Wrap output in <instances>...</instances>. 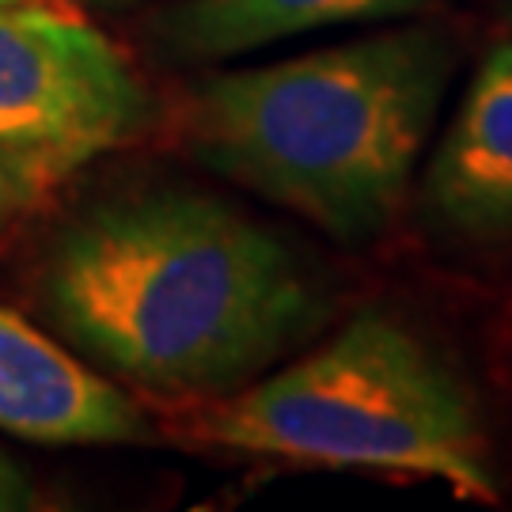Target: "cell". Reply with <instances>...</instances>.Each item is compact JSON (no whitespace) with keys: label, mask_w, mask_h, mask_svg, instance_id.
<instances>
[{"label":"cell","mask_w":512,"mask_h":512,"mask_svg":"<svg viewBox=\"0 0 512 512\" xmlns=\"http://www.w3.org/2000/svg\"><path fill=\"white\" fill-rule=\"evenodd\" d=\"M444 232L512 239V42L490 50L421 179Z\"/></svg>","instance_id":"8992f818"},{"label":"cell","mask_w":512,"mask_h":512,"mask_svg":"<svg viewBox=\"0 0 512 512\" xmlns=\"http://www.w3.org/2000/svg\"><path fill=\"white\" fill-rule=\"evenodd\" d=\"M80 8H88V12H103V16H118V12H133V8H141L148 0H73Z\"/></svg>","instance_id":"30bf717a"},{"label":"cell","mask_w":512,"mask_h":512,"mask_svg":"<svg viewBox=\"0 0 512 512\" xmlns=\"http://www.w3.org/2000/svg\"><path fill=\"white\" fill-rule=\"evenodd\" d=\"M0 429L31 444H141L152 425L118 384L0 304Z\"/></svg>","instance_id":"5b68a950"},{"label":"cell","mask_w":512,"mask_h":512,"mask_svg":"<svg viewBox=\"0 0 512 512\" xmlns=\"http://www.w3.org/2000/svg\"><path fill=\"white\" fill-rule=\"evenodd\" d=\"M156 126V92L92 19L42 0L0 12V145L73 175Z\"/></svg>","instance_id":"277c9868"},{"label":"cell","mask_w":512,"mask_h":512,"mask_svg":"<svg viewBox=\"0 0 512 512\" xmlns=\"http://www.w3.org/2000/svg\"><path fill=\"white\" fill-rule=\"evenodd\" d=\"M35 296L95 368L175 403L239 391L334 311L289 243L190 186L84 205L50 239Z\"/></svg>","instance_id":"6da1fadb"},{"label":"cell","mask_w":512,"mask_h":512,"mask_svg":"<svg viewBox=\"0 0 512 512\" xmlns=\"http://www.w3.org/2000/svg\"><path fill=\"white\" fill-rule=\"evenodd\" d=\"M27 505H35V490H31V482L23 478V471H19L12 459L0 456V512L27 509Z\"/></svg>","instance_id":"9c48e42d"},{"label":"cell","mask_w":512,"mask_h":512,"mask_svg":"<svg viewBox=\"0 0 512 512\" xmlns=\"http://www.w3.org/2000/svg\"><path fill=\"white\" fill-rule=\"evenodd\" d=\"M452 65L444 31L406 27L205 76L179 107V141L213 175L327 236L372 243L410 198Z\"/></svg>","instance_id":"7a4b0ae2"},{"label":"cell","mask_w":512,"mask_h":512,"mask_svg":"<svg viewBox=\"0 0 512 512\" xmlns=\"http://www.w3.org/2000/svg\"><path fill=\"white\" fill-rule=\"evenodd\" d=\"M186 433L247 456L437 478L471 501L497 497L471 387L403 319L376 308L293 365L194 403Z\"/></svg>","instance_id":"3957f363"},{"label":"cell","mask_w":512,"mask_h":512,"mask_svg":"<svg viewBox=\"0 0 512 512\" xmlns=\"http://www.w3.org/2000/svg\"><path fill=\"white\" fill-rule=\"evenodd\" d=\"M69 179L54 160L0 145V243L16 232L38 205L50 198V190Z\"/></svg>","instance_id":"ba28073f"},{"label":"cell","mask_w":512,"mask_h":512,"mask_svg":"<svg viewBox=\"0 0 512 512\" xmlns=\"http://www.w3.org/2000/svg\"><path fill=\"white\" fill-rule=\"evenodd\" d=\"M16 4H27V0H0V12H4V8H16Z\"/></svg>","instance_id":"8fae6325"},{"label":"cell","mask_w":512,"mask_h":512,"mask_svg":"<svg viewBox=\"0 0 512 512\" xmlns=\"http://www.w3.org/2000/svg\"><path fill=\"white\" fill-rule=\"evenodd\" d=\"M421 4L425 0H175L152 19L148 35L171 61L205 65L323 27L410 16Z\"/></svg>","instance_id":"52a82bcc"}]
</instances>
